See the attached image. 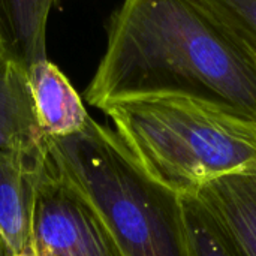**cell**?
Returning a JSON list of instances; mask_svg holds the SVG:
<instances>
[{
	"label": "cell",
	"instance_id": "obj_8",
	"mask_svg": "<svg viewBox=\"0 0 256 256\" xmlns=\"http://www.w3.org/2000/svg\"><path fill=\"white\" fill-rule=\"evenodd\" d=\"M60 0H0V42L6 56L28 69L46 58V22Z\"/></svg>",
	"mask_w": 256,
	"mask_h": 256
},
{
	"label": "cell",
	"instance_id": "obj_5",
	"mask_svg": "<svg viewBox=\"0 0 256 256\" xmlns=\"http://www.w3.org/2000/svg\"><path fill=\"white\" fill-rule=\"evenodd\" d=\"M46 170V146L0 150V256H16L32 246L34 208Z\"/></svg>",
	"mask_w": 256,
	"mask_h": 256
},
{
	"label": "cell",
	"instance_id": "obj_13",
	"mask_svg": "<svg viewBox=\"0 0 256 256\" xmlns=\"http://www.w3.org/2000/svg\"><path fill=\"white\" fill-rule=\"evenodd\" d=\"M0 51H2V52H3V50H2V42H0Z\"/></svg>",
	"mask_w": 256,
	"mask_h": 256
},
{
	"label": "cell",
	"instance_id": "obj_2",
	"mask_svg": "<svg viewBox=\"0 0 256 256\" xmlns=\"http://www.w3.org/2000/svg\"><path fill=\"white\" fill-rule=\"evenodd\" d=\"M45 146L54 177L92 207L123 256H192L183 196L150 177L114 129L90 118Z\"/></svg>",
	"mask_w": 256,
	"mask_h": 256
},
{
	"label": "cell",
	"instance_id": "obj_12",
	"mask_svg": "<svg viewBox=\"0 0 256 256\" xmlns=\"http://www.w3.org/2000/svg\"><path fill=\"white\" fill-rule=\"evenodd\" d=\"M16 256H39L36 254V250H34V248L33 246H30V248H27L24 252H21V254H18Z\"/></svg>",
	"mask_w": 256,
	"mask_h": 256
},
{
	"label": "cell",
	"instance_id": "obj_11",
	"mask_svg": "<svg viewBox=\"0 0 256 256\" xmlns=\"http://www.w3.org/2000/svg\"><path fill=\"white\" fill-rule=\"evenodd\" d=\"M256 57V0H204Z\"/></svg>",
	"mask_w": 256,
	"mask_h": 256
},
{
	"label": "cell",
	"instance_id": "obj_10",
	"mask_svg": "<svg viewBox=\"0 0 256 256\" xmlns=\"http://www.w3.org/2000/svg\"><path fill=\"white\" fill-rule=\"evenodd\" d=\"M183 204L192 256H246L226 224L198 195L184 196Z\"/></svg>",
	"mask_w": 256,
	"mask_h": 256
},
{
	"label": "cell",
	"instance_id": "obj_1",
	"mask_svg": "<svg viewBox=\"0 0 256 256\" xmlns=\"http://www.w3.org/2000/svg\"><path fill=\"white\" fill-rule=\"evenodd\" d=\"M188 98L256 123V57L204 0H123L84 92L88 105Z\"/></svg>",
	"mask_w": 256,
	"mask_h": 256
},
{
	"label": "cell",
	"instance_id": "obj_4",
	"mask_svg": "<svg viewBox=\"0 0 256 256\" xmlns=\"http://www.w3.org/2000/svg\"><path fill=\"white\" fill-rule=\"evenodd\" d=\"M32 246L39 256H123L99 216L54 177L50 164L36 201Z\"/></svg>",
	"mask_w": 256,
	"mask_h": 256
},
{
	"label": "cell",
	"instance_id": "obj_6",
	"mask_svg": "<svg viewBox=\"0 0 256 256\" xmlns=\"http://www.w3.org/2000/svg\"><path fill=\"white\" fill-rule=\"evenodd\" d=\"M36 116L45 138H63L81 132L92 118L66 75L48 58L28 69Z\"/></svg>",
	"mask_w": 256,
	"mask_h": 256
},
{
	"label": "cell",
	"instance_id": "obj_3",
	"mask_svg": "<svg viewBox=\"0 0 256 256\" xmlns=\"http://www.w3.org/2000/svg\"><path fill=\"white\" fill-rule=\"evenodd\" d=\"M142 170L180 196L210 183L256 174V123L176 96L142 98L102 110Z\"/></svg>",
	"mask_w": 256,
	"mask_h": 256
},
{
	"label": "cell",
	"instance_id": "obj_7",
	"mask_svg": "<svg viewBox=\"0 0 256 256\" xmlns=\"http://www.w3.org/2000/svg\"><path fill=\"white\" fill-rule=\"evenodd\" d=\"M44 146L27 69L0 51V150Z\"/></svg>",
	"mask_w": 256,
	"mask_h": 256
},
{
	"label": "cell",
	"instance_id": "obj_9",
	"mask_svg": "<svg viewBox=\"0 0 256 256\" xmlns=\"http://www.w3.org/2000/svg\"><path fill=\"white\" fill-rule=\"evenodd\" d=\"M198 196L226 224L246 256H256V174L222 177Z\"/></svg>",
	"mask_w": 256,
	"mask_h": 256
}]
</instances>
